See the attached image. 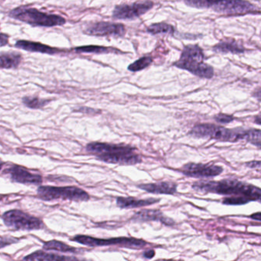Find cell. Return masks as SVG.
Listing matches in <instances>:
<instances>
[{
  "instance_id": "obj_17",
  "label": "cell",
  "mask_w": 261,
  "mask_h": 261,
  "mask_svg": "<svg viewBox=\"0 0 261 261\" xmlns=\"http://www.w3.org/2000/svg\"><path fill=\"white\" fill-rule=\"evenodd\" d=\"M15 47L22 50H28L30 52H38V53L48 54V55H55L60 53L61 50L41 44L39 42H34V41H18L15 43Z\"/></svg>"
},
{
  "instance_id": "obj_3",
  "label": "cell",
  "mask_w": 261,
  "mask_h": 261,
  "mask_svg": "<svg viewBox=\"0 0 261 261\" xmlns=\"http://www.w3.org/2000/svg\"><path fill=\"white\" fill-rule=\"evenodd\" d=\"M86 150L100 161L121 165H135L142 162L140 155L136 153V147L125 144L92 142L87 144Z\"/></svg>"
},
{
  "instance_id": "obj_34",
  "label": "cell",
  "mask_w": 261,
  "mask_h": 261,
  "mask_svg": "<svg viewBox=\"0 0 261 261\" xmlns=\"http://www.w3.org/2000/svg\"><path fill=\"white\" fill-rule=\"evenodd\" d=\"M255 94L256 95H254V97L257 98V100H258L259 102H260V94H261L260 87H259V88L257 89V90H255Z\"/></svg>"
},
{
  "instance_id": "obj_12",
  "label": "cell",
  "mask_w": 261,
  "mask_h": 261,
  "mask_svg": "<svg viewBox=\"0 0 261 261\" xmlns=\"http://www.w3.org/2000/svg\"><path fill=\"white\" fill-rule=\"evenodd\" d=\"M84 32L95 36L123 37L126 34V29L122 24L101 21L87 26Z\"/></svg>"
},
{
  "instance_id": "obj_27",
  "label": "cell",
  "mask_w": 261,
  "mask_h": 261,
  "mask_svg": "<svg viewBox=\"0 0 261 261\" xmlns=\"http://www.w3.org/2000/svg\"><path fill=\"white\" fill-rule=\"evenodd\" d=\"M251 202L249 199L246 197H242V196H231V197L225 198L222 201L224 205H245Z\"/></svg>"
},
{
  "instance_id": "obj_1",
  "label": "cell",
  "mask_w": 261,
  "mask_h": 261,
  "mask_svg": "<svg viewBox=\"0 0 261 261\" xmlns=\"http://www.w3.org/2000/svg\"><path fill=\"white\" fill-rule=\"evenodd\" d=\"M189 134L196 138H209L225 142H237L244 140L258 148L261 147V132L259 129H230L211 124H200L196 125Z\"/></svg>"
},
{
  "instance_id": "obj_9",
  "label": "cell",
  "mask_w": 261,
  "mask_h": 261,
  "mask_svg": "<svg viewBox=\"0 0 261 261\" xmlns=\"http://www.w3.org/2000/svg\"><path fill=\"white\" fill-rule=\"evenodd\" d=\"M215 12L229 15L260 13V9L245 0H219L212 8Z\"/></svg>"
},
{
  "instance_id": "obj_35",
  "label": "cell",
  "mask_w": 261,
  "mask_h": 261,
  "mask_svg": "<svg viewBox=\"0 0 261 261\" xmlns=\"http://www.w3.org/2000/svg\"><path fill=\"white\" fill-rule=\"evenodd\" d=\"M255 122L257 124V125H260L261 124L260 122V115H258V116H257V117L255 118Z\"/></svg>"
},
{
  "instance_id": "obj_32",
  "label": "cell",
  "mask_w": 261,
  "mask_h": 261,
  "mask_svg": "<svg viewBox=\"0 0 261 261\" xmlns=\"http://www.w3.org/2000/svg\"><path fill=\"white\" fill-rule=\"evenodd\" d=\"M155 256V251L154 250L150 249L147 250V251H144V257L147 259H151L153 258Z\"/></svg>"
},
{
  "instance_id": "obj_16",
  "label": "cell",
  "mask_w": 261,
  "mask_h": 261,
  "mask_svg": "<svg viewBox=\"0 0 261 261\" xmlns=\"http://www.w3.org/2000/svg\"><path fill=\"white\" fill-rule=\"evenodd\" d=\"M24 261H86L72 256L60 255L55 253L37 251L25 257Z\"/></svg>"
},
{
  "instance_id": "obj_21",
  "label": "cell",
  "mask_w": 261,
  "mask_h": 261,
  "mask_svg": "<svg viewBox=\"0 0 261 261\" xmlns=\"http://www.w3.org/2000/svg\"><path fill=\"white\" fill-rule=\"evenodd\" d=\"M43 249L44 251H59V252L69 253V254H78L81 252L78 248H74L64 242L56 240L44 242L43 245Z\"/></svg>"
},
{
  "instance_id": "obj_10",
  "label": "cell",
  "mask_w": 261,
  "mask_h": 261,
  "mask_svg": "<svg viewBox=\"0 0 261 261\" xmlns=\"http://www.w3.org/2000/svg\"><path fill=\"white\" fill-rule=\"evenodd\" d=\"M154 6L153 2L147 0L130 5H118L113 9V18L115 19H134L148 12Z\"/></svg>"
},
{
  "instance_id": "obj_15",
  "label": "cell",
  "mask_w": 261,
  "mask_h": 261,
  "mask_svg": "<svg viewBox=\"0 0 261 261\" xmlns=\"http://www.w3.org/2000/svg\"><path fill=\"white\" fill-rule=\"evenodd\" d=\"M177 184L173 182H158L155 184H139L138 188L153 194L173 195L177 192Z\"/></svg>"
},
{
  "instance_id": "obj_11",
  "label": "cell",
  "mask_w": 261,
  "mask_h": 261,
  "mask_svg": "<svg viewBox=\"0 0 261 261\" xmlns=\"http://www.w3.org/2000/svg\"><path fill=\"white\" fill-rule=\"evenodd\" d=\"M223 170L222 167L214 164L188 163L181 169V173L189 177L212 178L220 175Z\"/></svg>"
},
{
  "instance_id": "obj_23",
  "label": "cell",
  "mask_w": 261,
  "mask_h": 261,
  "mask_svg": "<svg viewBox=\"0 0 261 261\" xmlns=\"http://www.w3.org/2000/svg\"><path fill=\"white\" fill-rule=\"evenodd\" d=\"M77 53H93L104 54L110 53V52L118 51V50L112 48V47H101V46H83V47H76L75 49Z\"/></svg>"
},
{
  "instance_id": "obj_20",
  "label": "cell",
  "mask_w": 261,
  "mask_h": 261,
  "mask_svg": "<svg viewBox=\"0 0 261 261\" xmlns=\"http://www.w3.org/2000/svg\"><path fill=\"white\" fill-rule=\"evenodd\" d=\"M21 61V55L17 52L0 54V68H17Z\"/></svg>"
},
{
  "instance_id": "obj_19",
  "label": "cell",
  "mask_w": 261,
  "mask_h": 261,
  "mask_svg": "<svg viewBox=\"0 0 261 261\" xmlns=\"http://www.w3.org/2000/svg\"><path fill=\"white\" fill-rule=\"evenodd\" d=\"M213 50L217 53L222 54H242L245 51V48L243 46L232 39L229 41H221L214 46Z\"/></svg>"
},
{
  "instance_id": "obj_28",
  "label": "cell",
  "mask_w": 261,
  "mask_h": 261,
  "mask_svg": "<svg viewBox=\"0 0 261 261\" xmlns=\"http://www.w3.org/2000/svg\"><path fill=\"white\" fill-rule=\"evenodd\" d=\"M215 120L216 122H219L220 124H228L232 122L235 119V118L232 116H229V115L224 114V113H219V114L215 116Z\"/></svg>"
},
{
  "instance_id": "obj_26",
  "label": "cell",
  "mask_w": 261,
  "mask_h": 261,
  "mask_svg": "<svg viewBox=\"0 0 261 261\" xmlns=\"http://www.w3.org/2000/svg\"><path fill=\"white\" fill-rule=\"evenodd\" d=\"M219 0H185L187 6L197 9H212Z\"/></svg>"
},
{
  "instance_id": "obj_5",
  "label": "cell",
  "mask_w": 261,
  "mask_h": 261,
  "mask_svg": "<svg viewBox=\"0 0 261 261\" xmlns=\"http://www.w3.org/2000/svg\"><path fill=\"white\" fill-rule=\"evenodd\" d=\"M9 16L31 25L42 27L63 25L66 22V20L60 15L44 13L38 9L26 6H21L11 11Z\"/></svg>"
},
{
  "instance_id": "obj_18",
  "label": "cell",
  "mask_w": 261,
  "mask_h": 261,
  "mask_svg": "<svg viewBox=\"0 0 261 261\" xmlns=\"http://www.w3.org/2000/svg\"><path fill=\"white\" fill-rule=\"evenodd\" d=\"M159 199L150 198L147 199H137L133 197H118L116 205L121 208H135L148 206L159 202Z\"/></svg>"
},
{
  "instance_id": "obj_13",
  "label": "cell",
  "mask_w": 261,
  "mask_h": 261,
  "mask_svg": "<svg viewBox=\"0 0 261 261\" xmlns=\"http://www.w3.org/2000/svg\"><path fill=\"white\" fill-rule=\"evenodd\" d=\"M4 173L9 175L12 181L19 184L40 185L42 182V177L39 174L31 173L25 167L15 164L6 168Z\"/></svg>"
},
{
  "instance_id": "obj_24",
  "label": "cell",
  "mask_w": 261,
  "mask_h": 261,
  "mask_svg": "<svg viewBox=\"0 0 261 261\" xmlns=\"http://www.w3.org/2000/svg\"><path fill=\"white\" fill-rule=\"evenodd\" d=\"M22 102L26 107L31 109H41L45 107L49 102V99H41L34 96H26L22 99Z\"/></svg>"
},
{
  "instance_id": "obj_36",
  "label": "cell",
  "mask_w": 261,
  "mask_h": 261,
  "mask_svg": "<svg viewBox=\"0 0 261 261\" xmlns=\"http://www.w3.org/2000/svg\"><path fill=\"white\" fill-rule=\"evenodd\" d=\"M3 165H4V162L0 160V171H1L2 168L3 167Z\"/></svg>"
},
{
  "instance_id": "obj_25",
  "label": "cell",
  "mask_w": 261,
  "mask_h": 261,
  "mask_svg": "<svg viewBox=\"0 0 261 261\" xmlns=\"http://www.w3.org/2000/svg\"><path fill=\"white\" fill-rule=\"evenodd\" d=\"M152 63H153V58L151 57H143L129 65L128 70L132 72L140 71L148 67Z\"/></svg>"
},
{
  "instance_id": "obj_33",
  "label": "cell",
  "mask_w": 261,
  "mask_h": 261,
  "mask_svg": "<svg viewBox=\"0 0 261 261\" xmlns=\"http://www.w3.org/2000/svg\"><path fill=\"white\" fill-rule=\"evenodd\" d=\"M251 219H254V220L258 221L260 222V213H256V214L252 215L251 216Z\"/></svg>"
},
{
  "instance_id": "obj_30",
  "label": "cell",
  "mask_w": 261,
  "mask_h": 261,
  "mask_svg": "<svg viewBox=\"0 0 261 261\" xmlns=\"http://www.w3.org/2000/svg\"><path fill=\"white\" fill-rule=\"evenodd\" d=\"M9 42V36L6 34L0 33V47L6 45Z\"/></svg>"
},
{
  "instance_id": "obj_2",
  "label": "cell",
  "mask_w": 261,
  "mask_h": 261,
  "mask_svg": "<svg viewBox=\"0 0 261 261\" xmlns=\"http://www.w3.org/2000/svg\"><path fill=\"white\" fill-rule=\"evenodd\" d=\"M193 190L201 193H216L225 196H242L251 202H260L261 190L246 182L238 179H227L221 181H198L193 185Z\"/></svg>"
},
{
  "instance_id": "obj_4",
  "label": "cell",
  "mask_w": 261,
  "mask_h": 261,
  "mask_svg": "<svg viewBox=\"0 0 261 261\" xmlns=\"http://www.w3.org/2000/svg\"><path fill=\"white\" fill-rule=\"evenodd\" d=\"M203 50L197 44L185 46L182 50L180 59L173 65L178 68L188 70L195 76L205 79H211L214 76V69L204 63Z\"/></svg>"
},
{
  "instance_id": "obj_22",
  "label": "cell",
  "mask_w": 261,
  "mask_h": 261,
  "mask_svg": "<svg viewBox=\"0 0 261 261\" xmlns=\"http://www.w3.org/2000/svg\"><path fill=\"white\" fill-rule=\"evenodd\" d=\"M147 32L153 35H159V34L173 35L175 29L173 25L167 23H155L149 26Z\"/></svg>"
},
{
  "instance_id": "obj_7",
  "label": "cell",
  "mask_w": 261,
  "mask_h": 261,
  "mask_svg": "<svg viewBox=\"0 0 261 261\" xmlns=\"http://www.w3.org/2000/svg\"><path fill=\"white\" fill-rule=\"evenodd\" d=\"M2 218L5 225L15 231H33L44 228V223L41 219L21 210L6 212Z\"/></svg>"
},
{
  "instance_id": "obj_6",
  "label": "cell",
  "mask_w": 261,
  "mask_h": 261,
  "mask_svg": "<svg viewBox=\"0 0 261 261\" xmlns=\"http://www.w3.org/2000/svg\"><path fill=\"white\" fill-rule=\"evenodd\" d=\"M37 193L38 197L44 201L64 199L79 202L90 199L87 192L76 187H39Z\"/></svg>"
},
{
  "instance_id": "obj_14",
  "label": "cell",
  "mask_w": 261,
  "mask_h": 261,
  "mask_svg": "<svg viewBox=\"0 0 261 261\" xmlns=\"http://www.w3.org/2000/svg\"><path fill=\"white\" fill-rule=\"evenodd\" d=\"M132 221L136 222L158 221L167 225H173L175 224L173 219H169L164 216L162 212L156 210H144L137 212L132 218Z\"/></svg>"
},
{
  "instance_id": "obj_29",
  "label": "cell",
  "mask_w": 261,
  "mask_h": 261,
  "mask_svg": "<svg viewBox=\"0 0 261 261\" xmlns=\"http://www.w3.org/2000/svg\"><path fill=\"white\" fill-rule=\"evenodd\" d=\"M18 239L15 238H0V249L6 248L12 244L17 243Z\"/></svg>"
},
{
  "instance_id": "obj_31",
  "label": "cell",
  "mask_w": 261,
  "mask_h": 261,
  "mask_svg": "<svg viewBox=\"0 0 261 261\" xmlns=\"http://www.w3.org/2000/svg\"><path fill=\"white\" fill-rule=\"evenodd\" d=\"M246 165L248 167H251V168H260V161H251V162L247 163Z\"/></svg>"
},
{
  "instance_id": "obj_8",
  "label": "cell",
  "mask_w": 261,
  "mask_h": 261,
  "mask_svg": "<svg viewBox=\"0 0 261 261\" xmlns=\"http://www.w3.org/2000/svg\"><path fill=\"white\" fill-rule=\"evenodd\" d=\"M73 242L89 247L111 246L118 245L130 249H141L147 246L148 243L141 239L135 238H114L110 239H101L87 236H76L72 239Z\"/></svg>"
}]
</instances>
